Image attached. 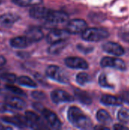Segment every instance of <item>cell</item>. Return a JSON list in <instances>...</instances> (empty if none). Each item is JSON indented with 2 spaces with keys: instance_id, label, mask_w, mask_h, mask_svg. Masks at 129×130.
<instances>
[{
  "instance_id": "obj_1",
  "label": "cell",
  "mask_w": 129,
  "mask_h": 130,
  "mask_svg": "<svg viewBox=\"0 0 129 130\" xmlns=\"http://www.w3.org/2000/svg\"><path fill=\"white\" fill-rule=\"evenodd\" d=\"M68 120L76 128L88 129L92 128V121L77 107H71L68 110Z\"/></svg>"
},
{
  "instance_id": "obj_2",
  "label": "cell",
  "mask_w": 129,
  "mask_h": 130,
  "mask_svg": "<svg viewBox=\"0 0 129 130\" xmlns=\"http://www.w3.org/2000/svg\"><path fill=\"white\" fill-rule=\"evenodd\" d=\"M109 32L103 28H87L82 34L81 37L83 40L90 42H97L103 40L109 37Z\"/></svg>"
},
{
  "instance_id": "obj_3",
  "label": "cell",
  "mask_w": 129,
  "mask_h": 130,
  "mask_svg": "<svg viewBox=\"0 0 129 130\" xmlns=\"http://www.w3.org/2000/svg\"><path fill=\"white\" fill-rule=\"evenodd\" d=\"M46 74L49 78L62 84H67L69 81L65 72L57 66L52 65L48 66L46 70Z\"/></svg>"
},
{
  "instance_id": "obj_4",
  "label": "cell",
  "mask_w": 129,
  "mask_h": 130,
  "mask_svg": "<svg viewBox=\"0 0 129 130\" xmlns=\"http://www.w3.org/2000/svg\"><path fill=\"white\" fill-rule=\"evenodd\" d=\"M43 116V117L45 119V120L46 121L47 124L54 129H59L62 127V123L61 121L59 120V119L58 118L57 115L56 113H54L52 111L46 109L44 107H43L40 111Z\"/></svg>"
},
{
  "instance_id": "obj_5",
  "label": "cell",
  "mask_w": 129,
  "mask_h": 130,
  "mask_svg": "<svg viewBox=\"0 0 129 130\" xmlns=\"http://www.w3.org/2000/svg\"><path fill=\"white\" fill-rule=\"evenodd\" d=\"M69 32L67 30L62 29H53L46 36V41L50 43H55L65 40L69 37Z\"/></svg>"
},
{
  "instance_id": "obj_6",
  "label": "cell",
  "mask_w": 129,
  "mask_h": 130,
  "mask_svg": "<svg viewBox=\"0 0 129 130\" xmlns=\"http://www.w3.org/2000/svg\"><path fill=\"white\" fill-rule=\"evenodd\" d=\"M100 65L103 68L111 67L121 71H124L126 69V65L125 62L119 58H113V57H108V56L103 57L101 59Z\"/></svg>"
},
{
  "instance_id": "obj_7",
  "label": "cell",
  "mask_w": 129,
  "mask_h": 130,
  "mask_svg": "<svg viewBox=\"0 0 129 130\" xmlns=\"http://www.w3.org/2000/svg\"><path fill=\"white\" fill-rule=\"evenodd\" d=\"M87 28V22L83 19H74L70 21L66 27V30L73 34H82Z\"/></svg>"
},
{
  "instance_id": "obj_8",
  "label": "cell",
  "mask_w": 129,
  "mask_h": 130,
  "mask_svg": "<svg viewBox=\"0 0 129 130\" xmlns=\"http://www.w3.org/2000/svg\"><path fill=\"white\" fill-rule=\"evenodd\" d=\"M68 19V15L65 12L60 11H54L50 9L45 20L46 21V22H48L50 24H58L67 21Z\"/></svg>"
},
{
  "instance_id": "obj_9",
  "label": "cell",
  "mask_w": 129,
  "mask_h": 130,
  "mask_svg": "<svg viewBox=\"0 0 129 130\" xmlns=\"http://www.w3.org/2000/svg\"><path fill=\"white\" fill-rule=\"evenodd\" d=\"M2 120L8 124H11L14 125L18 128H30L29 126V123L24 116H21V115H16L14 117H2Z\"/></svg>"
},
{
  "instance_id": "obj_10",
  "label": "cell",
  "mask_w": 129,
  "mask_h": 130,
  "mask_svg": "<svg viewBox=\"0 0 129 130\" xmlns=\"http://www.w3.org/2000/svg\"><path fill=\"white\" fill-rule=\"evenodd\" d=\"M51 99L55 104H60L64 102H71L74 101V98L62 90H55L51 93Z\"/></svg>"
},
{
  "instance_id": "obj_11",
  "label": "cell",
  "mask_w": 129,
  "mask_h": 130,
  "mask_svg": "<svg viewBox=\"0 0 129 130\" xmlns=\"http://www.w3.org/2000/svg\"><path fill=\"white\" fill-rule=\"evenodd\" d=\"M24 36L28 39V40L32 44L33 43H36V42L41 40L43 39L44 34L40 27H30L25 31Z\"/></svg>"
},
{
  "instance_id": "obj_12",
  "label": "cell",
  "mask_w": 129,
  "mask_h": 130,
  "mask_svg": "<svg viewBox=\"0 0 129 130\" xmlns=\"http://www.w3.org/2000/svg\"><path fill=\"white\" fill-rule=\"evenodd\" d=\"M65 62L68 68L74 69H87L88 68V63L80 57H68Z\"/></svg>"
},
{
  "instance_id": "obj_13",
  "label": "cell",
  "mask_w": 129,
  "mask_h": 130,
  "mask_svg": "<svg viewBox=\"0 0 129 130\" xmlns=\"http://www.w3.org/2000/svg\"><path fill=\"white\" fill-rule=\"evenodd\" d=\"M25 117L29 123L30 128L31 129H43L46 128L44 126V123L41 118L35 113L31 111H27L25 113Z\"/></svg>"
},
{
  "instance_id": "obj_14",
  "label": "cell",
  "mask_w": 129,
  "mask_h": 130,
  "mask_svg": "<svg viewBox=\"0 0 129 130\" xmlns=\"http://www.w3.org/2000/svg\"><path fill=\"white\" fill-rule=\"evenodd\" d=\"M103 50L111 55L116 56H121L125 53L123 47L117 43L114 42H107L103 45Z\"/></svg>"
},
{
  "instance_id": "obj_15",
  "label": "cell",
  "mask_w": 129,
  "mask_h": 130,
  "mask_svg": "<svg viewBox=\"0 0 129 130\" xmlns=\"http://www.w3.org/2000/svg\"><path fill=\"white\" fill-rule=\"evenodd\" d=\"M19 19V16L12 13H5L0 15V27H11Z\"/></svg>"
},
{
  "instance_id": "obj_16",
  "label": "cell",
  "mask_w": 129,
  "mask_h": 130,
  "mask_svg": "<svg viewBox=\"0 0 129 130\" xmlns=\"http://www.w3.org/2000/svg\"><path fill=\"white\" fill-rule=\"evenodd\" d=\"M5 100V101L8 104V106L10 107H11L13 110H22L27 106L26 102L23 99H21L18 97L9 96V97H6Z\"/></svg>"
},
{
  "instance_id": "obj_17",
  "label": "cell",
  "mask_w": 129,
  "mask_h": 130,
  "mask_svg": "<svg viewBox=\"0 0 129 130\" xmlns=\"http://www.w3.org/2000/svg\"><path fill=\"white\" fill-rule=\"evenodd\" d=\"M49 11L50 9L47 8L36 5V6L32 7V8L30 9L29 14H30V16L34 19H46Z\"/></svg>"
},
{
  "instance_id": "obj_18",
  "label": "cell",
  "mask_w": 129,
  "mask_h": 130,
  "mask_svg": "<svg viewBox=\"0 0 129 130\" xmlns=\"http://www.w3.org/2000/svg\"><path fill=\"white\" fill-rule=\"evenodd\" d=\"M31 43L25 36H19L12 38L10 40L11 46L16 49H24L30 46Z\"/></svg>"
},
{
  "instance_id": "obj_19",
  "label": "cell",
  "mask_w": 129,
  "mask_h": 130,
  "mask_svg": "<svg viewBox=\"0 0 129 130\" xmlns=\"http://www.w3.org/2000/svg\"><path fill=\"white\" fill-rule=\"evenodd\" d=\"M101 103L107 106H120L122 104V101L120 98H116L112 95H103L100 100Z\"/></svg>"
},
{
  "instance_id": "obj_20",
  "label": "cell",
  "mask_w": 129,
  "mask_h": 130,
  "mask_svg": "<svg viewBox=\"0 0 129 130\" xmlns=\"http://www.w3.org/2000/svg\"><path fill=\"white\" fill-rule=\"evenodd\" d=\"M75 94L76 98L79 100V101H81L84 104H90L92 103L91 98L85 91H83L80 89H75Z\"/></svg>"
},
{
  "instance_id": "obj_21",
  "label": "cell",
  "mask_w": 129,
  "mask_h": 130,
  "mask_svg": "<svg viewBox=\"0 0 129 130\" xmlns=\"http://www.w3.org/2000/svg\"><path fill=\"white\" fill-rule=\"evenodd\" d=\"M12 2L21 7H33L43 3V0H12Z\"/></svg>"
},
{
  "instance_id": "obj_22",
  "label": "cell",
  "mask_w": 129,
  "mask_h": 130,
  "mask_svg": "<svg viewBox=\"0 0 129 130\" xmlns=\"http://www.w3.org/2000/svg\"><path fill=\"white\" fill-rule=\"evenodd\" d=\"M97 120L103 124H109L112 122V119L110 115L105 110H100L97 113Z\"/></svg>"
},
{
  "instance_id": "obj_23",
  "label": "cell",
  "mask_w": 129,
  "mask_h": 130,
  "mask_svg": "<svg viewBox=\"0 0 129 130\" xmlns=\"http://www.w3.org/2000/svg\"><path fill=\"white\" fill-rule=\"evenodd\" d=\"M17 82L22 86H26L29 88H36L37 84L30 78L27 76H20L17 79Z\"/></svg>"
},
{
  "instance_id": "obj_24",
  "label": "cell",
  "mask_w": 129,
  "mask_h": 130,
  "mask_svg": "<svg viewBox=\"0 0 129 130\" xmlns=\"http://www.w3.org/2000/svg\"><path fill=\"white\" fill-rule=\"evenodd\" d=\"M66 46V42L61 41V42H57L55 43L51 44V46L48 49V52L50 54H58Z\"/></svg>"
},
{
  "instance_id": "obj_25",
  "label": "cell",
  "mask_w": 129,
  "mask_h": 130,
  "mask_svg": "<svg viewBox=\"0 0 129 130\" xmlns=\"http://www.w3.org/2000/svg\"><path fill=\"white\" fill-rule=\"evenodd\" d=\"M0 78L8 84H13V83L16 82L17 79V76L14 74L10 73V72H4V73L1 74Z\"/></svg>"
},
{
  "instance_id": "obj_26",
  "label": "cell",
  "mask_w": 129,
  "mask_h": 130,
  "mask_svg": "<svg viewBox=\"0 0 129 130\" xmlns=\"http://www.w3.org/2000/svg\"><path fill=\"white\" fill-rule=\"evenodd\" d=\"M118 119L122 123H129V110L126 108L120 109L118 113Z\"/></svg>"
},
{
  "instance_id": "obj_27",
  "label": "cell",
  "mask_w": 129,
  "mask_h": 130,
  "mask_svg": "<svg viewBox=\"0 0 129 130\" xmlns=\"http://www.w3.org/2000/svg\"><path fill=\"white\" fill-rule=\"evenodd\" d=\"M90 80V76L88 75V74L85 72H81L78 74L76 76V81L81 85H84L86 83L89 82Z\"/></svg>"
},
{
  "instance_id": "obj_28",
  "label": "cell",
  "mask_w": 129,
  "mask_h": 130,
  "mask_svg": "<svg viewBox=\"0 0 129 130\" xmlns=\"http://www.w3.org/2000/svg\"><path fill=\"white\" fill-rule=\"evenodd\" d=\"M5 88H6L8 91H9L10 92H12V93H14V94H17V95H19V96H25V95H26V94H24V91H22L21 88H17V87H16V86L12 85L11 84H8V85H5Z\"/></svg>"
},
{
  "instance_id": "obj_29",
  "label": "cell",
  "mask_w": 129,
  "mask_h": 130,
  "mask_svg": "<svg viewBox=\"0 0 129 130\" xmlns=\"http://www.w3.org/2000/svg\"><path fill=\"white\" fill-rule=\"evenodd\" d=\"M99 84L103 88H113V85H111L107 80V77L106 74H102L99 78Z\"/></svg>"
},
{
  "instance_id": "obj_30",
  "label": "cell",
  "mask_w": 129,
  "mask_h": 130,
  "mask_svg": "<svg viewBox=\"0 0 129 130\" xmlns=\"http://www.w3.org/2000/svg\"><path fill=\"white\" fill-rule=\"evenodd\" d=\"M31 96L36 100H43V99L46 98V94L43 92L40 91H33L32 94H31Z\"/></svg>"
},
{
  "instance_id": "obj_31",
  "label": "cell",
  "mask_w": 129,
  "mask_h": 130,
  "mask_svg": "<svg viewBox=\"0 0 129 130\" xmlns=\"http://www.w3.org/2000/svg\"><path fill=\"white\" fill-rule=\"evenodd\" d=\"M11 110H13V109L11 107H10L5 101L0 102V113H6Z\"/></svg>"
},
{
  "instance_id": "obj_32",
  "label": "cell",
  "mask_w": 129,
  "mask_h": 130,
  "mask_svg": "<svg viewBox=\"0 0 129 130\" xmlns=\"http://www.w3.org/2000/svg\"><path fill=\"white\" fill-rule=\"evenodd\" d=\"M119 37L125 41V42H129V30H122L119 33Z\"/></svg>"
},
{
  "instance_id": "obj_33",
  "label": "cell",
  "mask_w": 129,
  "mask_h": 130,
  "mask_svg": "<svg viewBox=\"0 0 129 130\" xmlns=\"http://www.w3.org/2000/svg\"><path fill=\"white\" fill-rule=\"evenodd\" d=\"M122 102H125L126 104H129V92L128 91H123L121 93V95L119 97Z\"/></svg>"
},
{
  "instance_id": "obj_34",
  "label": "cell",
  "mask_w": 129,
  "mask_h": 130,
  "mask_svg": "<svg viewBox=\"0 0 129 130\" xmlns=\"http://www.w3.org/2000/svg\"><path fill=\"white\" fill-rule=\"evenodd\" d=\"M113 128L115 129H128V128H127L126 126H122V124H117V125H115L113 126Z\"/></svg>"
},
{
  "instance_id": "obj_35",
  "label": "cell",
  "mask_w": 129,
  "mask_h": 130,
  "mask_svg": "<svg viewBox=\"0 0 129 130\" xmlns=\"http://www.w3.org/2000/svg\"><path fill=\"white\" fill-rule=\"evenodd\" d=\"M6 63V59L3 56H0V67H2Z\"/></svg>"
},
{
  "instance_id": "obj_36",
  "label": "cell",
  "mask_w": 129,
  "mask_h": 130,
  "mask_svg": "<svg viewBox=\"0 0 129 130\" xmlns=\"http://www.w3.org/2000/svg\"><path fill=\"white\" fill-rule=\"evenodd\" d=\"M95 129H108V128H106V127H98V126H97V127H95Z\"/></svg>"
},
{
  "instance_id": "obj_37",
  "label": "cell",
  "mask_w": 129,
  "mask_h": 130,
  "mask_svg": "<svg viewBox=\"0 0 129 130\" xmlns=\"http://www.w3.org/2000/svg\"><path fill=\"white\" fill-rule=\"evenodd\" d=\"M6 129L4 126H2V124H0V129Z\"/></svg>"
},
{
  "instance_id": "obj_38",
  "label": "cell",
  "mask_w": 129,
  "mask_h": 130,
  "mask_svg": "<svg viewBox=\"0 0 129 130\" xmlns=\"http://www.w3.org/2000/svg\"><path fill=\"white\" fill-rule=\"evenodd\" d=\"M2 2H3V1L2 0H0V4H2Z\"/></svg>"
}]
</instances>
